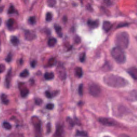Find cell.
<instances>
[{
	"label": "cell",
	"mask_w": 137,
	"mask_h": 137,
	"mask_svg": "<svg viewBox=\"0 0 137 137\" xmlns=\"http://www.w3.org/2000/svg\"><path fill=\"white\" fill-rule=\"evenodd\" d=\"M1 24H2V19L0 18V25H1Z\"/></svg>",
	"instance_id": "cell-42"
},
{
	"label": "cell",
	"mask_w": 137,
	"mask_h": 137,
	"mask_svg": "<svg viewBox=\"0 0 137 137\" xmlns=\"http://www.w3.org/2000/svg\"><path fill=\"white\" fill-rule=\"evenodd\" d=\"M32 121L35 126V128L38 133H40L41 131V122L37 117H33L32 118Z\"/></svg>",
	"instance_id": "cell-7"
},
{
	"label": "cell",
	"mask_w": 137,
	"mask_h": 137,
	"mask_svg": "<svg viewBox=\"0 0 137 137\" xmlns=\"http://www.w3.org/2000/svg\"><path fill=\"white\" fill-rule=\"evenodd\" d=\"M128 99L131 101H137V91L134 90L130 92L128 96Z\"/></svg>",
	"instance_id": "cell-11"
},
{
	"label": "cell",
	"mask_w": 137,
	"mask_h": 137,
	"mask_svg": "<svg viewBox=\"0 0 137 137\" xmlns=\"http://www.w3.org/2000/svg\"><path fill=\"white\" fill-rule=\"evenodd\" d=\"M62 134H63V128H62V126L58 125L57 126V128H56L55 136L61 137L62 136Z\"/></svg>",
	"instance_id": "cell-14"
},
{
	"label": "cell",
	"mask_w": 137,
	"mask_h": 137,
	"mask_svg": "<svg viewBox=\"0 0 137 137\" xmlns=\"http://www.w3.org/2000/svg\"><path fill=\"white\" fill-rule=\"evenodd\" d=\"M115 44L116 47L123 50L126 49L129 44L128 34L125 32H122L117 34L115 38Z\"/></svg>",
	"instance_id": "cell-2"
},
{
	"label": "cell",
	"mask_w": 137,
	"mask_h": 137,
	"mask_svg": "<svg viewBox=\"0 0 137 137\" xmlns=\"http://www.w3.org/2000/svg\"><path fill=\"white\" fill-rule=\"evenodd\" d=\"M66 121H67V122L68 123V124H69L71 126V127H72L74 125V122L73 121V120H72V119H71L70 118L68 117L67 118H66Z\"/></svg>",
	"instance_id": "cell-32"
},
{
	"label": "cell",
	"mask_w": 137,
	"mask_h": 137,
	"mask_svg": "<svg viewBox=\"0 0 137 137\" xmlns=\"http://www.w3.org/2000/svg\"><path fill=\"white\" fill-rule=\"evenodd\" d=\"M111 54L117 63L119 64H123L126 61V56L123 50L118 47L112 48Z\"/></svg>",
	"instance_id": "cell-3"
},
{
	"label": "cell",
	"mask_w": 137,
	"mask_h": 137,
	"mask_svg": "<svg viewBox=\"0 0 137 137\" xmlns=\"http://www.w3.org/2000/svg\"><path fill=\"white\" fill-rule=\"evenodd\" d=\"M36 61H32L31 63V65L32 68H34L35 66L36 65Z\"/></svg>",
	"instance_id": "cell-39"
},
{
	"label": "cell",
	"mask_w": 137,
	"mask_h": 137,
	"mask_svg": "<svg viewBox=\"0 0 137 137\" xmlns=\"http://www.w3.org/2000/svg\"><path fill=\"white\" fill-rule=\"evenodd\" d=\"M47 4L49 7H53L56 4V0H47Z\"/></svg>",
	"instance_id": "cell-25"
},
{
	"label": "cell",
	"mask_w": 137,
	"mask_h": 137,
	"mask_svg": "<svg viewBox=\"0 0 137 137\" xmlns=\"http://www.w3.org/2000/svg\"><path fill=\"white\" fill-rule=\"evenodd\" d=\"M29 22L32 24V25H34V24L36 23V19L35 17H31L29 19Z\"/></svg>",
	"instance_id": "cell-28"
},
{
	"label": "cell",
	"mask_w": 137,
	"mask_h": 137,
	"mask_svg": "<svg viewBox=\"0 0 137 137\" xmlns=\"http://www.w3.org/2000/svg\"><path fill=\"white\" fill-rule=\"evenodd\" d=\"M85 57H86V55L85 53H82L81 55L80 56V62H83L85 60Z\"/></svg>",
	"instance_id": "cell-34"
},
{
	"label": "cell",
	"mask_w": 137,
	"mask_h": 137,
	"mask_svg": "<svg viewBox=\"0 0 137 137\" xmlns=\"http://www.w3.org/2000/svg\"><path fill=\"white\" fill-rule=\"evenodd\" d=\"M0 46H1V40H0Z\"/></svg>",
	"instance_id": "cell-43"
},
{
	"label": "cell",
	"mask_w": 137,
	"mask_h": 137,
	"mask_svg": "<svg viewBox=\"0 0 137 137\" xmlns=\"http://www.w3.org/2000/svg\"><path fill=\"white\" fill-rule=\"evenodd\" d=\"M15 20H14L13 18L9 19L7 23L8 27L9 28V29H11V28L13 27V26L14 25V24H15Z\"/></svg>",
	"instance_id": "cell-20"
},
{
	"label": "cell",
	"mask_w": 137,
	"mask_h": 137,
	"mask_svg": "<svg viewBox=\"0 0 137 137\" xmlns=\"http://www.w3.org/2000/svg\"><path fill=\"white\" fill-rule=\"evenodd\" d=\"M56 43H57V40H56L55 38H51L48 40V46H49V47H51L55 46Z\"/></svg>",
	"instance_id": "cell-16"
},
{
	"label": "cell",
	"mask_w": 137,
	"mask_h": 137,
	"mask_svg": "<svg viewBox=\"0 0 137 137\" xmlns=\"http://www.w3.org/2000/svg\"><path fill=\"white\" fill-rule=\"evenodd\" d=\"M24 35H25L26 40H28V41H31V40L35 39L36 38V35H35V34L32 33L31 32H30L29 30L26 31L25 32V34H24Z\"/></svg>",
	"instance_id": "cell-8"
},
{
	"label": "cell",
	"mask_w": 137,
	"mask_h": 137,
	"mask_svg": "<svg viewBox=\"0 0 137 137\" xmlns=\"http://www.w3.org/2000/svg\"><path fill=\"white\" fill-rule=\"evenodd\" d=\"M3 126L4 128H5V129H7V130H10L12 128L10 124L9 123L7 122H5L3 123Z\"/></svg>",
	"instance_id": "cell-26"
},
{
	"label": "cell",
	"mask_w": 137,
	"mask_h": 137,
	"mask_svg": "<svg viewBox=\"0 0 137 137\" xmlns=\"http://www.w3.org/2000/svg\"><path fill=\"white\" fill-rule=\"evenodd\" d=\"M88 25L92 28H96L98 26V21H88Z\"/></svg>",
	"instance_id": "cell-18"
},
{
	"label": "cell",
	"mask_w": 137,
	"mask_h": 137,
	"mask_svg": "<svg viewBox=\"0 0 137 137\" xmlns=\"http://www.w3.org/2000/svg\"><path fill=\"white\" fill-rule=\"evenodd\" d=\"M78 92H79V94L80 95H82V93H83V85L82 84H80L79 88H78Z\"/></svg>",
	"instance_id": "cell-31"
},
{
	"label": "cell",
	"mask_w": 137,
	"mask_h": 137,
	"mask_svg": "<svg viewBox=\"0 0 137 137\" xmlns=\"http://www.w3.org/2000/svg\"><path fill=\"white\" fill-rule=\"evenodd\" d=\"M5 70V66L4 64H0V73H2Z\"/></svg>",
	"instance_id": "cell-33"
},
{
	"label": "cell",
	"mask_w": 137,
	"mask_h": 137,
	"mask_svg": "<svg viewBox=\"0 0 137 137\" xmlns=\"http://www.w3.org/2000/svg\"><path fill=\"white\" fill-rule=\"evenodd\" d=\"M4 10V7H0V13H2Z\"/></svg>",
	"instance_id": "cell-41"
},
{
	"label": "cell",
	"mask_w": 137,
	"mask_h": 137,
	"mask_svg": "<svg viewBox=\"0 0 137 137\" xmlns=\"http://www.w3.org/2000/svg\"><path fill=\"white\" fill-rule=\"evenodd\" d=\"M54 28H55V30L56 31V32L58 34V35L60 37H62V28L61 26H60L59 25H55L54 26Z\"/></svg>",
	"instance_id": "cell-17"
},
{
	"label": "cell",
	"mask_w": 137,
	"mask_h": 137,
	"mask_svg": "<svg viewBox=\"0 0 137 137\" xmlns=\"http://www.w3.org/2000/svg\"><path fill=\"white\" fill-rule=\"evenodd\" d=\"M11 60H12V55H11V53H10L9 54H8L7 57L6 58L5 61L7 62H10L11 61Z\"/></svg>",
	"instance_id": "cell-36"
},
{
	"label": "cell",
	"mask_w": 137,
	"mask_h": 137,
	"mask_svg": "<svg viewBox=\"0 0 137 137\" xmlns=\"http://www.w3.org/2000/svg\"><path fill=\"white\" fill-rule=\"evenodd\" d=\"M42 100L40 99V98H35V104H37V105H38V106L40 105V104L42 103Z\"/></svg>",
	"instance_id": "cell-35"
},
{
	"label": "cell",
	"mask_w": 137,
	"mask_h": 137,
	"mask_svg": "<svg viewBox=\"0 0 137 137\" xmlns=\"http://www.w3.org/2000/svg\"><path fill=\"white\" fill-rule=\"evenodd\" d=\"M46 108H47V109H49V110L53 109L54 108V104L52 103L48 104L46 106Z\"/></svg>",
	"instance_id": "cell-37"
},
{
	"label": "cell",
	"mask_w": 137,
	"mask_h": 137,
	"mask_svg": "<svg viewBox=\"0 0 137 137\" xmlns=\"http://www.w3.org/2000/svg\"><path fill=\"white\" fill-rule=\"evenodd\" d=\"M1 98L3 104H9V100L8 99L7 96L5 94H2Z\"/></svg>",
	"instance_id": "cell-21"
},
{
	"label": "cell",
	"mask_w": 137,
	"mask_h": 137,
	"mask_svg": "<svg viewBox=\"0 0 137 137\" xmlns=\"http://www.w3.org/2000/svg\"><path fill=\"white\" fill-rule=\"evenodd\" d=\"M112 27V24L109 21H106L103 24V29L106 32H108Z\"/></svg>",
	"instance_id": "cell-12"
},
{
	"label": "cell",
	"mask_w": 137,
	"mask_h": 137,
	"mask_svg": "<svg viewBox=\"0 0 137 137\" xmlns=\"http://www.w3.org/2000/svg\"><path fill=\"white\" fill-rule=\"evenodd\" d=\"M45 94H46V97L48 98H52V95H51V94L49 92V91H46L45 92Z\"/></svg>",
	"instance_id": "cell-38"
},
{
	"label": "cell",
	"mask_w": 137,
	"mask_h": 137,
	"mask_svg": "<svg viewBox=\"0 0 137 137\" xmlns=\"http://www.w3.org/2000/svg\"><path fill=\"white\" fill-rule=\"evenodd\" d=\"M10 41L13 46H17L19 45V40L16 36H12L10 38Z\"/></svg>",
	"instance_id": "cell-13"
},
{
	"label": "cell",
	"mask_w": 137,
	"mask_h": 137,
	"mask_svg": "<svg viewBox=\"0 0 137 137\" xmlns=\"http://www.w3.org/2000/svg\"><path fill=\"white\" fill-rule=\"evenodd\" d=\"M52 18H53V15H52L51 13H48L47 14H46V19L47 21H51L52 20Z\"/></svg>",
	"instance_id": "cell-27"
},
{
	"label": "cell",
	"mask_w": 137,
	"mask_h": 137,
	"mask_svg": "<svg viewBox=\"0 0 137 137\" xmlns=\"http://www.w3.org/2000/svg\"><path fill=\"white\" fill-rule=\"evenodd\" d=\"M128 73L133 78L137 80V68H131L128 70Z\"/></svg>",
	"instance_id": "cell-9"
},
{
	"label": "cell",
	"mask_w": 137,
	"mask_h": 137,
	"mask_svg": "<svg viewBox=\"0 0 137 137\" xmlns=\"http://www.w3.org/2000/svg\"><path fill=\"white\" fill-rule=\"evenodd\" d=\"M103 81L107 86L114 88L124 87L128 85V82L125 79L114 74L106 76L103 78Z\"/></svg>",
	"instance_id": "cell-1"
},
{
	"label": "cell",
	"mask_w": 137,
	"mask_h": 137,
	"mask_svg": "<svg viewBox=\"0 0 137 137\" xmlns=\"http://www.w3.org/2000/svg\"><path fill=\"white\" fill-rule=\"evenodd\" d=\"M55 62V59L54 58H50L49 60V62H48V65L50 66H51L54 65Z\"/></svg>",
	"instance_id": "cell-29"
},
{
	"label": "cell",
	"mask_w": 137,
	"mask_h": 137,
	"mask_svg": "<svg viewBox=\"0 0 137 137\" xmlns=\"http://www.w3.org/2000/svg\"><path fill=\"white\" fill-rule=\"evenodd\" d=\"M56 71L59 78L61 80H65L66 78V72L65 68L62 64H59L56 68Z\"/></svg>",
	"instance_id": "cell-5"
},
{
	"label": "cell",
	"mask_w": 137,
	"mask_h": 137,
	"mask_svg": "<svg viewBox=\"0 0 137 137\" xmlns=\"http://www.w3.org/2000/svg\"><path fill=\"white\" fill-rule=\"evenodd\" d=\"M76 136L78 137H87L88 134L85 131H77L76 133Z\"/></svg>",
	"instance_id": "cell-23"
},
{
	"label": "cell",
	"mask_w": 137,
	"mask_h": 137,
	"mask_svg": "<svg viewBox=\"0 0 137 137\" xmlns=\"http://www.w3.org/2000/svg\"><path fill=\"white\" fill-rule=\"evenodd\" d=\"M29 90L26 87H24L23 88H21V94L22 97H26L29 94Z\"/></svg>",
	"instance_id": "cell-15"
},
{
	"label": "cell",
	"mask_w": 137,
	"mask_h": 137,
	"mask_svg": "<svg viewBox=\"0 0 137 137\" xmlns=\"http://www.w3.org/2000/svg\"><path fill=\"white\" fill-rule=\"evenodd\" d=\"M1 1V0H0V1Z\"/></svg>",
	"instance_id": "cell-44"
},
{
	"label": "cell",
	"mask_w": 137,
	"mask_h": 137,
	"mask_svg": "<svg viewBox=\"0 0 137 137\" xmlns=\"http://www.w3.org/2000/svg\"><path fill=\"white\" fill-rule=\"evenodd\" d=\"M98 121L106 126H114L116 125V122L114 120L109 118H100L98 119Z\"/></svg>",
	"instance_id": "cell-6"
},
{
	"label": "cell",
	"mask_w": 137,
	"mask_h": 137,
	"mask_svg": "<svg viewBox=\"0 0 137 137\" xmlns=\"http://www.w3.org/2000/svg\"><path fill=\"white\" fill-rule=\"evenodd\" d=\"M76 75L79 78H81L83 74V72H82V68L80 67H77L76 69Z\"/></svg>",
	"instance_id": "cell-22"
},
{
	"label": "cell",
	"mask_w": 137,
	"mask_h": 137,
	"mask_svg": "<svg viewBox=\"0 0 137 137\" xmlns=\"http://www.w3.org/2000/svg\"><path fill=\"white\" fill-rule=\"evenodd\" d=\"M16 13V10L13 6H10V7L9 8V10H8V13L9 14H12Z\"/></svg>",
	"instance_id": "cell-30"
},
{
	"label": "cell",
	"mask_w": 137,
	"mask_h": 137,
	"mask_svg": "<svg viewBox=\"0 0 137 137\" xmlns=\"http://www.w3.org/2000/svg\"><path fill=\"white\" fill-rule=\"evenodd\" d=\"M101 88L97 84H92L89 86V93L94 97H98L101 93Z\"/></svg>",
	"instance_id": "cell-4"
},
{
	"label": "cell",
	"mask_w": 137,
	"mask_h": 137,
	"mask_svg": "<svg viewBox=\"0 0 137 137\" xmlns=\"http://www.w3.org/2000/svg\"><path fill=\"white\" fill-rule=\"evenodd\" d=\"M29 75V72L27 70H24L20 74V77L21 78H26Z\"/></svg>",
	"instance_id": "cell-24"
},
{
	"label": "cell",
	"mask_w": 137,
	"mask_h": 137,
	"mask_svg": "<svg viewBox=\"0 0 137 137\" xmlns=\"http://www.w3.org/2000/svg\"><path fill=\"white\" fill-rule=\"evenodd\" d=\"M80 38H79L78 37H77L75 39V42L77 43H78L80 42Z\"/></svg>",
	"instance_id": "cell-40"
},
{
	"label": "cell",
	"mask_w": 137,
	"mask_h": 137,
	"mask_svg": "<svg viewBox=\"0 0 137 137\" xmlns=\"http://www.w3.org/2000/svg\"><path fill=\"white\" fill-rule=\"evenodd\" d=\"M44 77L46 80H51L54 78V74L53 72H46Z\"/></svg>",
	"instance_id": "cell-19"
},
{
	"label": "cell",
	"mask_w": 137,
	"mask_h": 137,
	"mask_svg": "<svg viewBox=\"0 0 137 137\" xmlns=\"http://www.w3.org/2000/svg\"><path fill=\"white\" fill-rule=\"evenodd\" d=\"M11 68H10L8 71V73L7 75H6L5 77V85L6 87L9 88L10 86V81H11Z\"/></svg>",
	"instance_id": "cell-10"
}]
</instances>
